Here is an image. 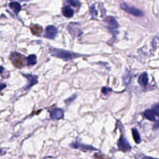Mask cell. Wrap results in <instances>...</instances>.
Segmentation results:
<instances>
[{
	"label": "cell",
	"mask_w": 159,
	"mask_h": 159,
	"mask_svg": "<svg viewBox=\"0 0 159 159\" xmlns=\"http://www.w3.org/2000/svg\"><path fill=\"white\" fill-rule=\"evenodd\" d=\"M50 53H51L53 56L60 58V59H62L65 60H72L78 56V55H76V54L67 51V50L55 49L50 50Z\"/></svg>",
	"instance_id": "obj_1"
},
{
	"label": "cell",
	"mask_w": 159,
	"mask_h": 159,
	"mask_svg": "<svg viewBox=\"0 0 159 159\" xmlns=\"http://www.w3.org/2000/svg\"><path fill=\"white\" fill-rule=\"evenodd\" d=\"M13 65L17 68H22L25 65V57L21 54L14 52L10 57Z\"/></svg>",
	"instance_id": "obj_2"
},
{
	"label": "cell",
	"mask_w": 159,
	"mask_h": 159,
	"mask_svg": "<svg viewBox=\"0 0 159 159\" xmlns=\"http://www.w3.org/2000/svg\"><path fill=\"white\" fill-rule=\"evenodd\" d=\"M121 7L122 9L124 11H125L126 12L128 13L129 14H131L132 15H133L134 16H137V17H141L143 16V13L142 11L141 10H139L138 9L135 8L134 7H131L129 6V5H126V4H122L121 5Z\"/></svg>",
	"instance_id": "obj_3"
},
{
	"label": "cell",
	"mask_w": 159,
	"mask_h": 159,
	"mask_svg": "<svg viewBox=\"0 0 159 159\" xmlns=\"http://www.w3.org/2000/svg\"><path fill=\"white\" fill-rule=\"evenodd\" d=\"M57 32H58L57 29L55 26H49L46 28L45 37L46 38L50 39H53L55 38V37L56 36Z\"/></svg>",
	"instance_id": "obj_4"
},
{
	"label": "cell",
	"mask_w": 159,
	"mask_h": 159,
	"mask_svg": "<svg viewBox=\"0 0 159 159\" xmlns=\"http://www.w3.org/2000/svg\"><path fill=\"white\" fill-rule=\"evenodd\" d=\"M118 147L119 149L123 151V152H127V151L131 149V147L129 145V142L124 137H121L120 138L118 142Z\"/></svg>",
	"instance_id": "obj_5"
},
{
	"label": "cell",
	"mask_w": 159,
	"mask_h": 159,
	"mask_svg": "<svg viewBox=\"0 0 159 159\" xmlns=\"http://www.w3.org/2000/svg\"><path fill=\"white\" fill-rule=\"evenodd\" d=\"M50 116L53 119H60L64 118V111L62 109H54L50 111Z\"/></svg>",
	"instance_id": "obj_6"
},
{
	"label": "cell",
	"mask_w": 159,
	"mask_h": 159,
	"mask_svg": "<svg viewBox=\"0 0 159 159\" xmlns=\"http://www.w3.org/2000/svg\"><path fill=\"white\" fill-rule=\"evenodd\" d=\"M24 76L28 80V85L26 88V90H28L33 85H36L37 83V76L31 75H24Z\"/></svg>",
	"instance_id": "obj_7"
},
{
	"label": "cell",
	"mask_w": 159,
	"mask_h": 159,
	"mask_svg": "<svg viewBox=\"0 0 159 159\" xmlns=\"http://www.w3.org/2000/svg\"><path fill=\"white\" fill-rule=\"evenodd\" d=\"M72 146L74 147V148L76 149H85V150H96L97 149L95 147H92L91 145H83V144H80L78 143H73Z\"/></svg>",
	"instance_id": "obj_8"
},
{
	"label": "cell",
	"mask_w": 159,
	"mask_h": 159,
	"mask_svg": "<svg viewBox=\"0 0 159 159\" xmlns=\"http://www.w3.org/2000/svg\"><path fill=\"white\" fill-rule=\"evenodd\" d=\"M138 81L139 84L142 86H146L148 83V76L146 73H143L142 75L139 77Z\"/></svg>",
	"instance_id": "obj_9"
},
{
	"label": "cell",
	"mask_w": 159,
	"mask_h": 159,
	"mask_svg": "<svg viewBox=\"0 0 159 159\" xmlns=\"http://www.w3.org/2000/svg\"><path fill=\"white\" fill-rule=\"evenodd\" d=\"M9 7L14 11V13L16 14H18L19 11L21 10V6L18 2H11L9 4Z\"/></svg>",
	"instance_id": "obj_10"
},
{
	"label": "cell",
	"mask_w": 159,
	"mask_h": 159,
	"mask_svg": "<svg viewBox=\"0 0 159 159\" xmlns=\"http://www.w3.org/2000/svg\"><path fill=\"white\" fill-rule=\"evenodd\" d=\"M62 14L67 18H72L73 16V10L69 6H65L62 9Z\"/></svg>",
	"instance_id": "obj_11"
},
{
	"label": "cell",
	"mask_w": 159,
	"mask_h": 159,
	"mask_svg": "<svg viewBox=\"0 0 159 159\" xmlns=\"http://www.w3.org/2000/svg\"><path fill=\"white\" fill-rule=\"evenodd\" d=\"M107 23L111 28H118V24L116 19L112 17H108L106 19Z\"/></svg>",
	"instance_id": "obj_12"
},
{
	"label": "cell",
	"mask_w": 159,
	"mask_h": 159,
	"mask_svg": "<svg viewBox=\"0 0 159 159\" xmlns=\"http://www.w3.org/2000/svg\"><path fill=\"white\" fill-rule=\"evenodd\" d=\"M144 116L145 117L150 120V121H155L156 120V117H155V114L152 110H146L144 112Z\"/></svg>",
	"instance_id": "obj_13"
},
{
	"label": "cell",
	"mask_w": 159,
	"mask_h": 159,
	"mask_svg": "<svg viewBox=\"0 0 159 159\" xmlns=\"http://www.w3.org/2000/svg\"><path fill=\"white\" fill-rule=\"evenodd\" d=\"M37 63L36 56L34 55H29L27 59V65L29 66H32L36 65Z\"/></svg>",
	"instance_id": "obj_14"
},
{
	"label": "cell",
	"mask_w": 159,
	"mask_h": 159,
	"mask_svg": "<svg viewBox=\"0 0 159 159\" xmlns=\"http://www.w3.org/2000/svg\"><path fill=\"white\" fill-rule=\"evenodd\" d=\"M31 31L34 35L39 36L42 32V28L39 25H35L31 28Z\"/></svg>",
	"instance_id": "obj_15"
},
{
	"label": "cell",
	"mask_w": 159,
	"mask_h": 159,
	"mask_svg": "<svg viewBox=\"0 0 159 159\" xmlns=\"http://www.w3.org/2000/svg\"><path fill=\"white\" fill-rule=\"evenodd\" d=\"M133 137L135 142H136L137 143H139L141 142V138L140 136V134H139V132L137 129H133Z\"/></svg>",
	"instance_id": "obj_16"
},
{
	"label": "cell",
	"mask_w": 159,
	"mask_h": 159,
	"mask_svg": "<svg viewBox=\"0 0 159 159\" xmlns=\"http://www.w3.org/2000/svg\"><path fill=\"white\" fill-rule=\"evenodd\" d=\"M152 111H154L155 115L159 116V104H157V105L155 106L153 108Z\"/></svg>",
	"instance_id": "obj_17"
},
{
	"label": "cell",
	"mask_w": 159,
	"mask_h": 159,
	"mask_svg": "<svg viewBox=\"0 0 159 159\" xmlns=\"http://www.w3.org/2000/svg\"><path fill=\"white\" fill-rule=\"evenodd\" d=\"M102 93L104 95H107L111 91V89L109 88H106V87H104L102 88Z\"/></svg>",
	"instance_id": "obj_18"
},
{
	"label": "cell",
	"mask_w": 159,
	"mask_h": 159,
	"mask_svg": "<svg viewBox=\"0 0 159 159\" xmlns=\"http://www.w3.org/2000/svg\"><path fill=\"white\" fill-rule=\"evenodd\" d=\"M69 2L73 6H77L79 5L78 0H69Z\"/></svg>",
	"instance_id": "obj_19"
},
{
	"label": "cell",
	"mask_w": 159,
	"mask_h": 159,
	"mask_svg": "<svg viewBox=\"0 0 159 159\" xmlns=\"http://www.w3.org/2000/svg\"><path fill=\"white\" fill-rule=\"evenodd\" d=\"M6 87V84H4V83H1L0 84V91H1V90H3V89H5Z\"/></svg>",
	"instance_id": "obj_20"
},
{
	"label": "cell",
	"mask_w": 159,
	"mask_h": 159,
	"mask_svg": "<svg viewBox=\"0 0 159 159\" xmlns=\"http://www.w3.org/2000/svg\"><path fill=\"white\" fill-rule=\"evenodd\" d=\"M142 159H155V158H151V157H144L142 158Z\"/></svg>",
	"instance_id": "obj_21"
},
{
	"label": "cell",
	"mask_w": 159,
	"mask_h": 159,
	"mask_svg": "<svg viewBox=\"0 0 159 159\" xmlns=\"http://www.w3.org/2000/svg\"><path fill=\"white\" fill-rule=\"evenodd\" d=\"M21 1H29V0H20Z\"/></svg>",
	"instance_id": "obj_22"
},
{
	"label": "cell",
	"mask_w": 159,
	"mask_h": 159,
	"mask_svg": "<svg viewBox=\"0 0 159 159\" xmlns=\"http://www.w3.org/2000/svg\"><path fill=\"white\" fill-rule=\"evenodd\" d=\"M1 153H2V151H1V150H0V155H1Z\"/></svg>",
	"instance_id": "obj_23"
}]
</instances>
